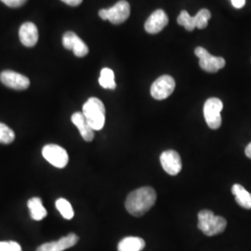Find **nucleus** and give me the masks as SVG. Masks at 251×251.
Returning <instances> with one entry per match:
<instances>
[{"label":"nucleus","mask_w":251,"mask_h":251,"mask_svg":"<svg viewBox=\"0 0 251 251\" xmlns=\"http://www.w3.org/2000/svg\"><path fill=\"white\" fill-rule=\"evenodd\" d=\"M156 201L155 191L144 186L131 192L126 200V209L130 215L141 217L148 212Z\"/></svg>","instance_id":"1"},{"label":"nucleus","mask_w":251,"mask_h":251,"mask_svg":"<svg viewBox=\"0 0 251 251\" xmlns=\"http://www.w3.org/2000/svg\"><path fill=\"white\" fill-rule=\"evenodd\" d=\"M87 122L93 130H100L105 124V107L103 102L95 97L88 100L82 111Z\"/></svg>","instance_id":"2"},{"label":"nucleus","mask_w":251,"mask_h":251,"mask_svg":"<svg viewBox=\"0 0 251 251\" xmlns=\"http://www.w3.org/2000/svg\"><path fill=\"white\" fill-rule=\"evenodd\" d=\"M227 222L221 216L214 215L210 210L204 209L198 213V229L207 236H213L223 233Z\"/></svg>","instance_id":"3"},{"label":"nucleus","mask_w":251,"mask_h":251,"mask_svg":"<svg viewBox=\"0 0 251 251\" xmlns=\"http://www.w3.org/2000/svg\"><path fill=\"white\" fill-rule=\"evenodd\" d=\"M130 14L129 3L126 0H120L110 9H100L99 16L102 20H108L113 25H120L126 22Z\"/></svg>","instance_id":"4"},{"label":"nucleus","mask_w":251,"mask_h":251,"mask_svg":"<svg viewBox=\"0 0 251 251\" xmlns=\"http://www.w3.org/2000/svg\"><path fill=\"white\" fill-rule=\"evenodd\" d=\"M42 155L55 168L63 169L67 166L69 156L66 150L57 144H47L42 149Z\"/></svg>","instance_id":"5"},{"label":"nucleus","mask_w":251,"mask_h":251,"mask_svg":"<svg viewBox=\"0 0 251 251\" xmlns=\"http://www.w3.org/2000/svg\"><path fill=\"white\" fill-rule=\"evenodd\" d=\"M224 108L223 101L218 98H209L204 105V117L207 126L212 129H218L222 126L221 112Z\"/></svg>","instance_id":"6"},{"label":"nucleus","mask_w":251,"mask_h":251,"mask_svg":"<svg viewBox=\"0 0 251 251\" xmlns=\"http://www.w3.org/2000/svg\"><path fill=\"white\" fill-rule=\"evenodd\" d=\"M195 53L199 58V66L201 69L207 73H217L225 66V60L222 57H216L210 53L206 49L198 47Z\"/></svg>","instance_id":"7"},{"label":"nucleus","mask_w":251,"mask_h":251,"mask_svg":"<svg viewBox=\"0 0 251 251\" xmlns=\"http://www.w3.org/2000/svg\"><path fill=\"white\" fill-rule=\"evenodd\" d=\"M175 86L174 78L169 75H164L152 83L151 95L153 99L158 100L167 99L173 93Z\"/></svg>","instance_id":"8"},{"label":"nucleus","mask_w":251,"mask_h":251,"mask_svg":"<svg viewBox=\"0 0 251 251\" xmlns=\"http://www.w3.org/2000/svg\"><path fill=\"white\" fill-rule=\"evenodd\" d=\"M0 81L3 85L12 90H26L30 86V80L28 77L10 70H6L0 74Z\"/></svg>","instance_id":"9"},{"label":"nucleus","mask_w":251,"mask_h":251,"mask_svg":"<svg viewBox=\"0 0 251 251\" xmlns=\"http://www.w3.org/2000/svg\"><path fill=\"white\" fill-rule=\"evenodd\" d=\"M160 163L163 170L168 174L175 176L181 171V159L179 153L174 150H168L161 153Z\"/></svg>","instance_id":"10"},{"label":"nucleus","mask_w":251,"mask_h":251,"mask_svg":"<svg viewBox=\"0 0 251 251\" xmlns=\"http://www.w3.org/2000/svg\"><path fill=\"white\" fill-rule=\"evenodd\" d=\"M63 45L65 49L71 50L76 57H85L89 53V48L85 42L74 32H66L63 36Z\"/></svg>","instance_id":"11"},{"label":"nucleus","mask_w":251,"mask_h":251,"mask_svg":"<svg viewBox=\"0 0 251 251\" xmlns=\"http://www.w3.org/2000/svg\"><path fill=\"white\" fill-rule=\"evenodd\" d=\"M168 24L169 17L167 13L162 9H157L153 11L150 15V17L147 19L144 25V28L147 33L154 35L161 32L162 30L168 25Z\"/></svg>","instance_id":"12"},{"label":"nucleus","mask_w":251,"mask_h":251,"mask_svg":"<svg viewBox=\"0 0 251 251\" xmlns=\"http://www.w3.org/2000/svg\"><path fill=\"white\" fill-rule=\"evenodd\" d=\"M79 238L75 233H69L57 241L45 243L37 248L36 251H63L74 247Z\"/></svg>","instance_id":"13"},{"label":"nucleus","mask_w":251,"mask_h":251,"mask_svg":"<svg viewBox=\"0 0 251 251\" xmlns=\"http://www.w3.org/2000/svg\"><path fill=\"white\" fill-rule=\"evenodd\" d=\"M19 37L22 44L28 48L34 47L38 41V30L35 24L26 22L19 30Z\"/></svg>","instance_id":"14"},{"label":"nucleus","mask_w":251,"mask_h":251,"mask_svg":"<svg viewBox=\"0 0 251 251\" xmlns=\"http://www.w3.org/2000/svg\"><path fill=\"white\" fill-rule=\"evenodd\" d=\"M71 120H72L73 124L78 128L81 137L84 139V141H86L88 143L93 141L94 130L91 128V126L87 122V119H86V117H84L83 113H81V112L75 113L71 117Z\"/></svg>","instance_id":"15"},{"label":"nucleus","mask_w":251,"mask_h":251,"mask_svg":"<svg viewBox=\"0 0 251 251\" xmlns=\"http://www.w3.org/2000/svg\"><path fill=\"white\" fill-rule=\"evenodd\" d=\"M145 247V242L141 237L128 236L122 239L117 247L118 251H142Z\"/></svg>","instance_id":"16"},{"label":"nucleus","mask_w":251,"mask_h":251,"mask_svg":"<svg viewBox=\"0 0 251 251\" xmlns=\"http://www.w3.org/2000/svg\"><path fill=\"white\" fill-rule=\"evenodd\" d=\"M232 193L235 198V201L239 206H242L246 209H251V194L250 192H248L240 184H233L232 187Z\"/></svg>","instance_id":"17"},{"label":"nucleus","mask_w":251,"mask_h":251,"mask_svg":"<svg viewBox=\"0 0 251 251\" xmlns=\"http://www.w3.org/2000/svg\"><path fill=\"white\" fill-rule=\"evenodd\" d=\"M27 206L30 210L32 219L35 221H41L48 214L45 207L42 205V200L39 198H33L28 200Z\"/></svg>","instance_id":"18"},{"label":"nucleus","mask_w":251,"mask_h":251,"mask_svg":"<svg viewBox=\"0 0 251 251\" xmlns=\"http://www.w3.org/2000/svg\"><path fill=\"white\" fill-rule=\"evenodd\" d=\"M99 83L103 89L115 90L117 88V83L115 81L114 71L110 68H103L100 71Z\"/></svg>","instance_id":"19"},{"label":"nucleus","mask_w":251,"mask_h":251,"mask_svg":"<svg viewBox=\"0 0 251 251\" xmlns=\"http://www.w3.org/2000/svg\"><path fill=\"white\" fill-rule=\"evenodd\" d=\"M56 208L59 210V212L62 214L65 220H72L75 215L74 209L69 201H67L64 198H59L56 200Z\"/></svg>","instance_id":"20"},{"label":"nucleus","mask_w":251,"mask_h":251,"mask_svg":"<svg viewBox=\"0 0 251 251\" xmlns=\"http://www.w3.org/2000/svg\"><path fill=\"white\" fill-rule=\"evenodd\" d=\"M177 22L179 25L184 27L187 31H193L196 26V23H195V19L192 17L186 10H182L179 15V17L177 19Z\"/></svg>","instance_id":"21"},{"label":"nucleus","mask_w":251,"mask_h":251,"mask_svg":"<svg viewBox=\"0 0 251 251\" xmlns=\"http://www.w3.org/2000/svg\"><path fill=\"white\" fill-rule=\"evenodd\" d=\"M211 18V13L208 9H203L199 10L197 15L194 16L196 26L198 29H204L207 26V23L209 19Z\"/></svg>","instance_id":"22"},{"label":"nucleus","mask_w":251,"mask_h":251,"mask_svg":"<svg viewBox=\"0 0 251 251\" xmlns=\"http://www.w3.org/2000/svg\"><path fill=\"white\" fill-rule=\"evenodd\" d=\"M15 140L14 131L5 124L0 123V144H11Z\"/></svg>","instance_id":"23"},{"label":"nucleus","mask_w":251,"mask_h":251,"mask_svg":"<svg viewBox=\"0 0 251 251\" xmlns=\"http://www.w3.org/2000/svg\"><path fill=\"white\" fill-rule=\"evenodd\" d=\"M0 251H22V247L14 241H3L0 242Z\"/></svg>","instance_id":"24"},{"label":"nucleus","mask_w":251,"mask_h":251,"mask_svg":"<svg viewBox=\"0 0 251 251\" xmlns=\"http://www.w3.org/2000/svg\"><path fill=\"white\" fill-rule=\"evenodd\" d=\"M0 1L10 8H19L25 5L27 0H0Z\"/></svg>","instance_id":"25"},{"label":"nucleus","mask_w":251,"mask_h":251,"mask_svg":"<svg viewBox=\"0 0 251 251\" xmlns=\"http://www.w3.org/2000/svg\"><path fill=\"white\" fill-rule=\"evenodd\" d=\"M231 2L235 9H241L246 4V0H231Z\"/></svg>","instance_id":"26"},{"label":"nucleus","mask_w":251,"mask_h":251,"mask_svg":"<svg viewBox=\"0 0 251 251\" xmlns=\"http://www.w3.org/2000/svg\"><path fill=\"white\" fill-rule=\"evenodd\" d=\"M63 1V3L71 6V7H76V6H79L83 0H61Z\"/></svg>","instance_id":"27"},{"label":"nucleus","mask_w":251,"mask_h":251,"mask_svg":"<svg viewBox=\"0 0 251 251\" xmlns=\"http://www.w3.org/2000/svg\"><path fill=\"white\" fill-rule=\"evenodd\" d=\"M245 152H246V155L251 159V143L247 146V148H246V150H245Z\"/></svg>","instance_id":"28"}]
</instances>
